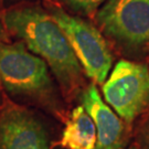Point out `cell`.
<instances>
[{
  "label": "cell",
  "mask_w": 149,
  "mask_h": 149,
  "mask_svg": "<svg viewBox=\"0 0 149 149\" xmlns=\"http://www.w3.org/2000/svg\"><path fill=\"white\" fill-rule=\"evenodd\" d=\"M6 30L45 61L64 94L80 90L84 71L66 36L47 9L37 3L12 7L3 15Z\"/></svg>",
  "instance_id": "cell-1"
},
{
  "label": "cell",
  "mask_w": 149,
  "mask_h": 149,
  "mask_svg": "<svg viewBox=\"0 0 149 149\" xmlns=\"http://www.w3.org/2000/svg\"><path fill=\"white\" fill-rule=\"evenodd\" d=\"M0 81L12 98L63 117V100L48 64L21 41H0Z\"/></svg>",
  "instance_id": "cell-2"
},
{
  "label": "cell",
  "mask_w": 149,
  "mask_h": 149,
  "mask_svg": "<svg viewBox=\"0 0 149 149\" xmlns=\"http://www.w3.org/2000/svg\"><path fill=\"white\" fill-rule=\"evenodd\" d=\"M94 17L124 55L139 59L149 52V0H106Z\"/></svg>",
  "instance_id": "cell-3"
},
{
  "label": "cell",
  "mask_w": 149,
  "mask_h": 149,
  "mask_svg": "<svg viewBox=\"0 0 149 149\" xmlns=\"http://www.w3.org/2000/svg\"><path fill=\"white\" fill-rule=\"evenodd\" d=\"M47 10L66 36L85 75L95 84L103 85L112 69L113 54L101 30L53 3Z\"/></svg>",
  "instance_id": "cell-4"
},
{
  "label": "cell",
  "mask_w": 149,
  "mask_h": 149,
  "mask_svg": "<svg viewBox=\"0 0 149 149\" xmlns=\"http://www.w3.org/2000/svg\"><path fill=\"white\" fill-rule=\"evenodd\" d=\"M104 101L123 120L132 123L149 112V66L119 60L102 87Z\"/></svg>",
  "instance_id": "cell-5"
},
{
  "label": "cell",
  "mask_w": 149,
  "mask_h": 149,
  "mask_svg": "<svg viewBox=\"0 0 149 149\" xmlns=\"http://www.w3.org/2000/svg\"><path fill=\"white\" fill-rule=\"evenodd\" d=\"M0 149H55L45 123L27 107L8 103L0 111Z\"/></svg>",
  "instance_id": "cell-6"
},
{
  "label": "cell",
  "mask_w": 149,
  "mask_h": 149,
  "mask_svg": "<svg viewBox=\"0 0 149 149\" xmlns=\"http://www.w3.org/2000/svg\"><path fill=\"white\" fill-rule=\"evenodd\" d=\"M80 101L95 124L97 133L96 149L125 148L127 143L125 125L101 97L95 83H91L82 90Z\"/></svg>",
  "instance_id": "cell-7"
},
{
  "label": "cell",
  "mask_w": 149,
  "mask_h": 149,
  "mask_svg": "<svg viewBox=\"0 0 149 149\" xmlns=\"http://www.w3.org/2000/svg\"><path fill=\"white\" fill-rule=\"evenodd\" d=\"M60 145L66 149H96L95 124L82 105L75 107L66 119Z\"/></svg>",
  "instance_id": "cell-8"
},
{
  "label": "cell",
  "mask_w": 149,
  "mask_h": 149,
  "mask_svg": "<svg viewBox=\"0 0 149 149\" xmlns=\"http://www.w3.org/2000/svg\"><path fill=\"white\" fill-rule=\"evenodd\" d=\"M72 15L90 18L96 15L97 10L106 0H49Z\"/></svg>",
  "instance_id": "cell-9"
},
{
  "label": "cell",
  "mask_w": 149,
  "mask_h": 149,
  "mask_svg": "<svg viewBox=\"0 0 149 149\" xmlns=\"http://www.w3.org/2000/svg\"><path fill=\"white\" fill-rule=\"evenodd\" d=\"M136 146L137 149H149V117L139 128Z\"/></svg>",
  "instance_id": "cell-10"
},
{
  "label": "cell",
  "mask_w": 149,
  "mask_h": 149,
  "mask_svg": "<svg viewBox=\"0 0 149 149\" xmlns=\"http://www.w3.org/2000/svg\"><path fill=\"white\" fill-rule=\"evenodd\" d=\"M6 31H5V28L2 26V23L0 22V41H3L6 39Z\"/></svg>",
  "instance_id": "cell-11"
},
{
  "label": "cell",
  "mask_w": 149,
  "mask_h": 149,
  "mask_svg": "<svg viewBox=\"0 0 149 149\" xmlns=\"http://www.w3.org/2000/svg\"><path fill=\"white\" fill-rule=\"evenodd\" d=\"M2 100V85H1V81H0V102Z\"/></svg>",
  "instance_id": "cell-12"
},
{
  "label": "cell",
  "mask_w": 149,
  "mask_h": 149,
  "mask_svg": "<svg viewBox=\"0 0 149 149\" xmlns=\"http://www.w3.org/2000/svg\"><path fill=\"white\" fill-rule=\"evenodd\" d=\"M124 149H137V146H136V145H133V146H130V147H127V148H124Z\"/></svg>",
  "instance_id": "cell-13"
}]
</instances>
